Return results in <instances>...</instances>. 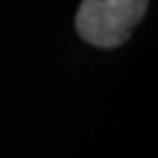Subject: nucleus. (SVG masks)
<instances>
[{
  "mask_svg": "<svg viewBox=\"0 0 158 158\" xmlns=\"http://www.w3.org/2000/svg\"><path fill=\"white\" fill-rule=\"evenodd\" d=\"M149 0H84L75 27L88 44L99 48L121 46L147 11Z\"/></svg>",
  "mask_w": 158,
  "mask_h": 158,
  "instance_id": "1",
  "label": "nucleus"
}]
</instances>
